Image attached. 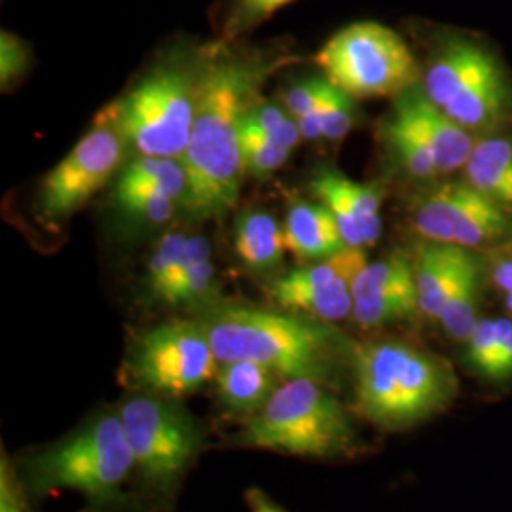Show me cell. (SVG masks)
I'll use <instances>...</instances> for the list:
<instances>
[{
    "instance_id": "35",
    "label": "cell",
    "mask_w": 512,
    "mask_h": 512,
    "mask_svg": "<svg viewBox=\"0 0 512 512\" xmlns=\"http://www.w3.org/2000/svg\"><path fill=\"white\" fill-rule=\"evenodd\" d=\"M325 82H327V78L313 76L310 80L293 86L283 97L285 109L289 110L296 120L306 116L308 112H311V110L319 105L321 95H323V88H325Z\"/></svg>"
},
{
    "instance_id": "25",
    "label": "cell",
    "mask_w": 512,
    "mask_h": 512,
    "mask_svg": "<svg viewBox=\"0 0 512 512\" xmlns=\"http://www.w3.org/2000/svg\"><path fill=\"white\" fill-rule=\"evenodd\" d=\"M416 287L414 264L403 255H391L368 262L353 283V300L370 294Z\"/></svg>"
},
{
    "instance_id": "17",
    "label": "cell",
    "mask_w": 512,
    "mask_h": 512,
    "mask_svg": "<svg viewBox=\"0 0 512 512\" xmlns=\"http://www.w3.org/2000/svg\"><path fill=\"white\" fill-rule=\"evenodd\" d=\"M285 247L300 260H325L348 247L325 203L294 202L283 226Z\"/></svg>"
},
{
    "instance_id": "10",
    "label": "cell",
    "mask_w": 512,
    "mask_h": 512,
    "mask_svg": "<svg viewBox=\"0 0 512 512\" xmlns=\"http://www.w3.org/2000/svg\"><path fill=\"white\" fill-rule=\"evenodd\" d=\"M175 401L147 393L118 410L135 471L162 490L181 480L202 440L196 421Z\"/></svg>"
},
{
    "instance_id": "22",
    "label": "cell",
    "mask_w": 512,
    "mask_h": 512,
    "mask_svg": "<svg viewBox=\"0 0 512 512\" xmlns=\"http://www.w3.org/2000/svg\"><path fill=\"white\" fill-rule=\"evenodd\" d=\"M418 313H420L418 289L404 287V289L355 298L351 317L357 325L365 329H376V327L412 319Z\"/></svg>"
},
{
    "instance_id": "1",
    "label": "cell",
    "mask_w": 512,
    "mask_h": 512,
    "mask_svg": "<svg viewBox=\"0 0 512 512\" xmlns=\"http://www.w3.org/2000/svg\"><path fill=\"white\" fill-rule=\"evenodd\" d=\"M272 69L258 57L217 50L196 78V116L183 156L188 173L184 205L194 217L219 220L238 203L245 177L241 118Z\"/></svg>"
},
{
    "instance_id": "15",
    "label": "cell",
    "mask_w": 512,
    "mask_h": 512,
    "mask_svg": "<svg viewBox=\"0 0 512 512\" xmlns=\"http://www.w3.org/2000/svg\"><path fill=\"white\" fill-rule=\"evenodd\" d=\"M393 114H397L420 135L423 143L433 152L440 175L465 167L478 137L469 129L459 126L418 86L397 95Z\"/></svg>"
},
{
    "instance_id": "31",
    "label": "cell",
    "mask_w": 512,
    "mask_h": 512,
    "mask_svg": "<svg viewBox=\"0 0 512 512\" xmlns=\"http://www.w3.org/2000/svg\"><path fill=\"white\" fill-rule=\"evenodd\" d=\"M319 109L323 118V139H327L330 143L342 141L353 128V120H355L353 97L327 80Z\"/></svg>"
},
{
    "instance_id": "29",
    "label": "cell",
    "mask_w": 512,
    "mask_h": 512,
    "mask_svg": "<svg viewBox=\"0 0 512 512\" xmlns=\"http://www.w3.org/2000/svg\"><path fill=\"white\" fill-rule=\"evenodd\" d=\"M243 120L255 128L258 133L266 135L277 145L287 150L298 147L302 141V133L293 114L285 107H277L272 103H262L256 99L255 103L243 114Z\"/></svg>"
},
{
    "instance_id": "12",
    "label": "cell",
    "mask_w": 512,
    "mask_h": 512,
    "mask_svg": "<svg viewBox=\"0 0 512 512\" xmlns=\"http://www.w3.org/2000/svg\"><path fill=\"white\" fill-rule=\"evenodd\" d=\"M126 141L112 122H101L55 165L40 184V213L65 219L109 183L124 158Z\"/></svg>"
},
{
    "instance_id": "14",
    "label": "cell",
    "mask_w": 512,
    "mask_h": 512,
    "mask_svg": "<svg viewBox=\"0 0 512 512\" xmlns=\"http://www.w3.org/2000/svg\"><path fill=\"white\" fill-rule=\"evenodd\" d=\"M313 194L336 217L348 247L366 249L382 236V194L370 184L355 183L342 173L325 169L311 181Z\"/></svg>"
},
{
    "instance_id": "4",
    "label": "cell",
    "mask_w": 512,
    "mask_h": 512,
    "mask_svg": "<svg viewBox=\"0 0 512 512\" xmlns=\"http://www.w3.org/2000/svg\"><path fill=\"white\" fill-rule=\"evenodd\" d=\"M239 444L298 458H346L359 452L348 410L329 385L308 378L285 380L268 404L245 420Z\"/></svg>"
},
{
    "instance_id": "24",
    "label": "cell",
    "mask_w": 512,
    "mask_h": 512,
    "mask_svg": "<svg viewBox=\"0 0 512 512\" xmlns=\"http://www.w3.org/2000/svg\"><path fill=\"white\" fill-rule=\"evenodd\" d=\"M120 181L154 184L179 203L186 202L188 196V173L183 160L177 158L139 156L126 167Z\"/></svg>"
},
{
    "instance_id": "21",
    "label": "cell",
    "mask_w": 512,
    "mask_h": 512,
    "mask_svg": "<svg viewBox=\"0 0 512 512\" xmlns=\"http://www.w3.org/2000/svg\"><path fill=\"white\" fill-rule=\"evenodd\" d=\"M236 253L251 270H274L287 253L283 228H279L277 220L270 213H243L236 224Z\"/></svg>"
},
{
    "instance_id": "16",
    "label": "cell",
    "mask_w": 512,
    "mask_h": 512,
    "mask_svg": "<svg viewBox=\"0 0 512 512\" xmlns=\"http://www.w3.org/2000/svg\"><path fill=\"white\" fill-rule=\"evenodd\" d=\"M471 255L473 249L421 239L412 260L421 315L439 321Z\"/></svg>"
},
{
    "instance_id": "2",
    "label": "cell",
    "mask_w": 512,
    "mask_h": 512,
    "mask_svg": "<svg viewBox=\"0 0 512 512\" xmlns=\"http://www.w3.org/2000/svg\"><path fill=\"white\" fill-rule=\"evenodd\" d=\"M219 363L251 361L285 380L332 385L344 340L327 321L293 311L220 306L198 319Z\"/></svg>"
},
{
    "instance_id": "23",
    "label": "cell",
    "mask_w": 512,
    "mask_h": 512,
    "mask_svg": "<svg viewBox=\"0 0 512 512\" xmlns=\"http://www.w3.org/2000/svg\"><path fill=\"white\" fill-rule=\"evenodd\" d=\"M384 137L399 164L414 179L431 181L439 177V167L435 164L433 152L423 143L420 135L393 112L391 118L385 122Z\"/></svg>"
},
{
    "instance_id": "13",
    "label": "cell",
    "mask_w": 512,
    "mask_h": 512,
    "mask_svg": "<svg viewBox=\"0 0 512 512\" xmlns=\"http://www.w3.org/2000/svg\"><path fill=\"white\" fill-rule=\"evenodd\" d=\"M366 264L365 249L346 247L315 266L279 277L270 294L283 310L334 323L351 315L353 283Z\"/></svg>"
},
{
    "instance_id": "5",
    "label": "cell",
    "mask_w": 512,
    "mask_h": 512,
    "mask_svg": "<svg viewBox=\"0 0 512 512\" xmlns=\"http://www.w3.org/2000/svg\"><path fill=\"white\" fill-rule=\"evenodd\" d=\"M421 90L476 137L497 133L511 120L507 74L497 57L471 38H448L440 46Z\"/></svg>"
},
{
    "instance_id": "19",
    "label": "cell",
    "mask_w": 512,
    "mask_h": 512,
    "mask_svg": "<svg viewBox=\"0 0 512 512\" xmlns=\"http://www.w3.org/2000/svg\"><path fill=\"white\" fill-rule=\"evenodd\" d=\"M463 173L467 183L512 213V133L480 137Z\"/></svg>"
},
{
    "instance_id": "9",
    "label": "cell",
    "mask_w": 512,
    "mask_h": 512,
    "mask_svg": "<svg viewBox=\"0 0 512 512\" xmlns=\"http://www.w3.org/2000/svg\"><path fill=\"white\" fill-rule=\"evenodd\" d=\"M219 361L200 321L173 319L143 332L129 351L128 378L152 395L181 399L215 378Z\"/></svg>"
},
{
    "instance_id": "20",
    "label": "cell",
    "mask_w": 512,
    "mask_h": 512,
    "mask_svg": "<svg viewBox=\"0 0 512 512\" xmlns=\"http://www.w3.org/2000/svg\"><path fill=\"white\" fill-rule=\"evenodd\" d=\"M488 277V268L480 260V256L473 251L467 260L463 272L459 275L456 289L448 298L444 310L440 313L439 323L448 338L458 344H465L467 338L480 321L478 311L482 304V291Z\"/></svg>"
},
{
    "instance_id": "8",
    "label": "cell",
    "mask_w": 512,
    "mask_h": 512,
    "mask_svg": "<svg viewBox=\"0 0 512 512\" xmlns=\"http://www.w3.org/2000/svg\"><path fill=\"white\" fill-rule=\"evenodd\" d=\"M112 110V122L139 156L183 160L196 116V80L177 65L160 67Z\"/></svg>"
},
{
    "instance_id": "33",
    "label": "cell",
    "mask_w": 512,
    "mask_h": 512,
    "mask_svg": "<svg viewBox=\"0 0 512 512\" xmlns=\"http://www.w3.org/2000/svg\"><path fill=\"white\" fill-rule=\"evenodd\" d=\"M291 2L293 0H236L232 16L226 23V38H236L253 29Z\"/></svg>"
},
{
    "instance_id": "39",
    "label": "cell",
    "mask_w": 512,
    "mask_h": 512,
    "mask_svg": "<svg viewBox=\"0 0 512 512\" xmlns=\"http://www.w3.org/2000/svg\"><path fill=\"white\" fill-rule=\"evenodd\" d=\"M249 505H251V512H285L283 509H279L277 505H274L268 497L260 492H249Z\"/></svg>"
},
{
    "instance_id": "37",
    "label": "cell",
    "mask_w": 512,
    "mask_h": 512,
    "mask_svg": "<svg viewBox=\"0 0 512 512\" xmlns=\"http://www.w3.org/2000/svg\"><path fill=\"white\" fill-rule=\"evenodd\" d=\"M488 279L503 296L512 293V249L495 256L490 262Z\"/></svg>"
},
{
    "instance_id": "28",
    "label": "cell",
    "mask_w": 512,
    "mask_h": 512,
    "mask_svg": "<svg viewBox=\"0 0 512 512\" xmlns=\"http://www.w3.org/2000/svg\"><path fill=\"white\" fill-rule=\"evenodd\" d=\"M512 330V319H480L465 342V359L476 374L484 376L507 342Z\"/></svg>"
},
{
    "instance_id": "6",
    "label": "cell",
    "mask_w": 512,
    "mask_h": 512,
    "mask_svg": "<svg viewBox=\"0 0 512 512\" xmlns=\"http://www.w3.org/2000/svg\"><path fill=\"white\" fill-rule=\"evenodd\" d=\"M133 471L135 461L118 412L101 414L29 463L37 492L74 490L97 501L114 499Z\"/></svg>"
},
{
    "instance_id": "27",
    "label": "cell",
    "mask_w": 512,
    "mask_h": 512,
    "mask_svg": "<svg viewBox=\"0 0 512 512\" xmlns=\"http://www.w3.org/2000/svg\"><path fill=\"white\" fill-rule=\"evenodd\" d=\"M239 141H241V158L245 173L253 177H270L274 171L287 164L291 150L281 147L268 139L266 135L251 128L243 118L239 126Z\"/></svg>"
},
{
    "instance_id": "34",
    "label": "cell",
    "mask_w": 512,
    "mask_h": 512,
    "mask_svg": "<svg viewBox=\"0 0 512 512\" xmlns=\"http://www.w3.org/2000/svg\"><path fill=\"white\" fill-rule=\"evenodd\" d=\"M29 67V50L16 35L2 31L0 35V82L10 88Z\"/></svg>"
},
{
    "instance_id": "26",
    "label": "cell",
    "mask_w": 512,
    "mask_h": 512,
    "mask_svg": "<svg viewBox=\"0 0 512 512\" xmlns=\"http://www.w3.org/2000/svg\"><path fill=\"white\" fill-rule=\"evenodd\" d=\"M116 200L135 217L162 224L173 217L179 202L167 196L162 188L147 183L118 181Z\"/></svg>"
},
{
    "instance_id": "36",
    "label": "cell",
    "mask_w": 512,
    "mask_h": 512,
    "mask_svg": "<svg viewBox=\"0 0 512 512\" xmlns=\"http://www.w3.org/2000/svg\"><path fill=\"white\" fill-rule=\"evenodd\" d=\"M0 512H31L18 475L6 454L0 459Z\"/></svg>"
},
{
    "instance_id": "7",
    "label": "cell",
    "mask_w": 512,
    "mask_h": 512,
    "mask_svg": "<svg viewBox=\"0 0 512 512\" xmlns=\"http://www.w3.org/2000/svg\"><path fill=\"white\" fill-rule=\"evenodd\" d=\"M325 78L353 99L401 95L420 69L404 38L378 21L351 23L315 55Z\"/></svg>"
},
{
    "instance_id": "3",
    "label": "cell",
    "mask_w": 512,
    "mask_h": 512,
    "mask_svg": "<svg viewBox=\"0 0 512 512\" xmlns=\"http://www.w3.org/2000/svg\"><path fill=\"white\" fill-rule=\"evenodd\" d=\"M351 361L355 412L384 431H404L431 420L458 397L452 365L401 340L355 346Z\"/></svg>"
},
{
    "instance_id": "11",
    "label": "cell",
    "mask_w": 512,
    "mask_h": 512,
    "mask_svg": "<svg viewBox=\"0 0 512 512\" xmlns=\"http://www.w3.org/2000/svg\"><path fill=\"white\" fill-rule=\"evenodd\" d=\"M410 220L421 239L480 251L512 245V213L473 184H433L412 203Z\"/></svg>"
},
{
    "instance_id": "40",
    "label": "cell",
    "mask_w": 512,
    "mask_h": 512,
    "mask_svg": "<svg viewBox=\"0 0 512 512\" xmlns=\"http://www.w3.org/2000/svg\"><path fill=\"white\" fill-rule=\"evenodd\" d=\"M503 304H505V310L509 311L512 315V293L503 296Z\"/></svg>"
},
{
    "instance_id": "32",
    "label": "cell",
    "mask_w": 512,
    "mask_h": 512,
    "mask_svg": "<svg viewBox=\"0 0 512 512\" xmlns=\"http://www.w3.org/2000/svg\"><path fill=\"white\" fill-rule=\"evenodd\" d=\"M186 241H188V236L183 232H169L154 249V253L148 260L147 272L148 289L154 296L169 281V277L175 274V270L183 258Z\"/></svg>"
},
{
    "instance_id": "18",
    "label": "cell",
    "mask_w": 512,
    "mask_h": 512,
    "mask_svg": "<svg viewBox=\"0 0 512 512\" xmlns=\"http://www.w3.org/2000/svg\"><path fill=\"white\" fill-rule=\"evenodd\" d=\"M219 365L213 378L217 399L228 412L245 420L258 414L283 382L274 370L251 361H230Z\"/></svg>"
},
{
    "instance_id": "30",
    "label": "cell",
    "mask_w": 512,
    "mask_h": 512,
    "mask_svg": "<svg viewBox=\"0 0 512 512\" xmlns=\"http://www.w3.org/2000/svg\"><path fill=\"white\" fill-rule=\"evenodd\" d=\"M215 289V266L213 260L207 258L194 264L181 277H177L164 293L158 296L160 302L169 306H192L205 302Z\"/></svg>"
},
{
    "instance_id": "38",
    "label": "cell",
    "mask_w": 512,
    "mask_h": 512,
    "mask_svg": "<svg viewBox=\"0 0 512 512\" xmlns=\"http://www.w3.org/2000/svg\"><path fill=\"white\" fill-rule=\"evenodd\" d=\"M484 378L492 380V382H505L512 378V330L507 338V342L503 344L501 351L497 353L494 363L488 368V372L484 374Z\"/></svg>"
}]
</instances>
